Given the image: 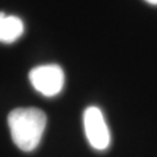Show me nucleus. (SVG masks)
Segmentation results:
<instances>
[{
    "mask_svg": "<svg viewBox=\"0 0 157 157\" xmlns=\"http://www.w3.org/2000/svg\"><path fill=\"white\" fill-rule=\"evenodd\" d=\"M47 126L44 112L35 107H22L8 115L12 140L22 151H32L41 142Z\"/></svg>",
    "mask_w": 157,
    "mask_h": 157,
    "instance_id": "obj_1",
    "label": "nucleus"
},
{
    "mask_svg": "<svg viewBox=\"0 0 157 157\" xmlns=\"http://www.w3.org/2000/svg\"><path fill=\"white\" fill-rule=\"evenodd\" d=\"M29 80L35 90L45 97L57 95L64 86V72L56 64L34 67L29 72Z\"/></svg>",
    "mask_w": 157,
    "mask_h": 157,
    "instance_id": "obj_2",
    "label": "nucleus"
},
{
    "mask_svg": "<svg viewBox=\"0 0 157 157\" xmlns=\"http://www.w3.org/2000/svg\"><path fill=\"white\" fill-rule=\"evenodd\" d=\"M84 129L90 146L95 150H106L111 143L109 129L98 107L90 106L84 112Z\"/></svg>",
    "mask_w": 157,
    "mask_h": 157,
    "instance_id": "obj_3",
    "label": "nucleus"
},
{
    "mask_svg": "<svg viewBox=\"0 0 157 157\" xmlns=\"http://www.w3.org/2000/svg\"><path fill=\"white\" fill-rule=\"evenodd\" d=\"M23 22L17 17L0 12V42L12 43L23 33Z\"/></svg>",
    "mask_w": 157,
    "mask_h": 157,
    "instance_id": "obj_4",
    "label": "nucleus"
},
{
    "mask_svg": "<svg viewBox=\"0 0 157 157\" xmlns=\"http://www.w3.org/2000/svg\"><path fill=\"white\" fill-rule=\"evenodd\" d=\"M146 1L150 5H157V0H146Z\"/></svg>",
    "mask_w": 157,
    "mask_h": 157,
    "instance_id": "obj_5",
    "label": "nucleus"
}]
</instances>
